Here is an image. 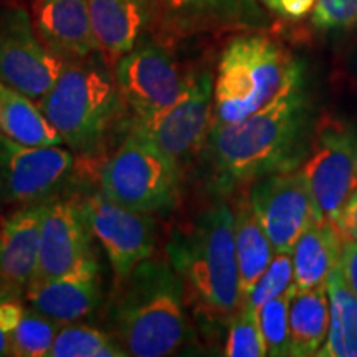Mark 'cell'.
I'll use <instances>...</instances> for the list:
<instances>
[{
	"instance_id": "1",
	"label": "cell",
	"mask_w": 357,
	"mask_h": 357,
	"mask_svg": "<svg viewBox=\"0 0 357 357\" xmlns=\"http://www.w3.org/2000/svg\"><path fill=\"white\" fill-rule=\"evenodd\" d=\"M305 84L238 123L213 126L202 149L220 195L305 162L316 129Z\"/></svg>"
},
{
	"instance_id": "2",
	"label": "cell",
	"mask_w": 357,
	"mask_h": 357,
	"mask_svg": "<svg viewBox=\"0 0 357 357\" xmlns=\"http://www.w3.org/2000/svg\"><path fill=\"white\" fill-rule=\"evenodd\" d=\"M166 250L184 283L187 301L211 323L229 326L242 307L234 208L215 200L174 231Z\"/></svg>"
},
{
	"instance_id": "3",
	"label": "cell",
	"mask_w": 357,
	"mask_h": 357,
	"mask_svg": "<svg viewBox=\"0 0 357 357\" xmlns=\"http://www.w3.org/2000/svg\"><path fill=\"white\" fill-rule=\"evenodd\" d=\"M118 280L109 318L128 356L177 354L192 339V329L184 283L171 263L147 258Z\"/></svg>"
},
{
	"instance_id": "4",
	"label": "cell",
	"mask_w": 357,
	"mask_h": 357,
	"mask_svg": "<svg viewBox=\"0 0 357 357\" xmlns=\"http://www.w3.org/2000/svg\"><path fill=\"white\" fill-rule=\"evenodd\" d=\"M305 84L303 65L265 33H243L223 48L213 79V126L238 123Z\"/></svg>"
},
{
	"instance_id": "5",
	"label": "cell",
	"mask_w": 357,
	"mask_h": 357,
	"mask_svg": "<svg viewBox=\"0 0 357 357\" xmlns=\"http://www.w3.org/2000/svg\"><path fill=\"white\" fill-rule=\"evenodd\" d=\"M111 71L100 53L65 61L56 82L38 101L65 144L79 154L100 149L124 106Z\"/></svg>"
},
{
	"instance_id": "6",
	"label": "cell",
	"mask_w": 357,
	"mask_h": 357,
	"mask_svg": "<svg viewBox=\"0 0 357 357\" xmlns=\"http://www.w3.org/2000/svg\"><path fill=\"white\" fill-rule=\"evenodd\" d=\"M181 166L162 151L128 132L100 172L101 192L141 213H162L181 197Z\"/></svg>"
},
{
	"instance_id": "7",
	"label": "cell",
	"mask_w": 357,
	"mask_h": 357,
	"mask_svg": "<svg viewBox=\"0 0 357 357\" xmlns=\"http://www.w3.org/2000/svg\"><path fill=\"white\" fill-rule=\"evenodd\" d=\"M194 73L184 68L166 40L147 33L113 68L119 96L132 116H153L167 109L184 95Z\"/></svg>"
},
{
	"instance_id": "8",
	"label": "cell",
	"mask_w": 357,
	"mask_h": 357,
	"mask_svg": "<svg viewBox=\"0 0 357 357\" xmlns=\"http://www.w3.org/2000/svg\"><path fill=\"white\" fill-rule=\"evenodd\" d=\"M213 118V77L211 71H195L185 93L153 116H131L128 132L162 151L178 166L202 153Z\"/></svg>"
},
{
	"instance_id": "9",
	"label": "cell",
	"mask_w": 357,
	"mask_h": 357,
	"mask_svg": "<svg viewBox=\"0 0 357 357\" xmlns=\"http://www.w3.org/2000/svg\"><path fill=\"white\" fill-rule=\"evenodd\" d=\"M300 171L314 200L319 220L336 223L357 190V128L342 121H324L314 131Z\"/></svg>"
},
{
	"instance_id": "10",
	"label": "cell",
	"mask_w": 357,
	"mask_h": 357,
	"mask_svg": "<svg viewBox=\"0 0 357 357\" xmlns=\"http://www.w3.org/2000/svg\"><path fill=\"white\" fill-rule=\"evenodd\" d=\"M65 61L43 43L33 19L13 0L0 2V82L40 101Z\"/></svg>"
},
{
	"instance_id": "11",
	"label": "cell",
	"mask_w": 357,
	"mask_h": 357,
	"mask_svg": "<svg viewBox=\"0 0 357 357\" xmlns=\"http://www.w3.org/2000/svg\"><path fill=\"white\" fill-rule=\"evenodd\" d=\"M248 202L275 253H291L298 238L321 222L300 169L258 178L250 189Z\"/></svg>"
},
{
	"instance_id": "12",
	"label": "cell",
	"mask_w": 357,
	"mask_h": 357,
	"mask_svg": "<svg viewBox=\"0 0 357 357\" xmlns=\"http://www.w3.org/2000/svg\"><path fill=\"white\" fill-rule=\"evenodd\" d=\"M73 171L75 158L60 146H24L0 134V177L8 202H47L56 197Z\"/></svg>"
},
{
	"instance_id": "13",
	"label": "cell",
	"mask_w": 357,
	"mask_h": 357,
	"mask_svg": "<svg viewBox=\"0 0 357 357\" xmlns=\"http://www.w3.org/2000/svg\"><path fill=\"white\" fill-rule=\"evenodd\" d=\"M93 236L100 240L118 278H124L155 248V227L149 213H141L89 192L79 200Z\"/></svg>"
},
{
	"instance_id": "14",
	"label": "cell",
	"mask_w": 357,
	"mask_h": 357,
	"mask_svg": "<svg viewBox=\"0 0 357 357\" xmlns=\"http://www.w3.org/2000/svg\"><path fill=\"white\" fill-rule=\"evenodd\" d=\"M160 38L223 30H261L268 19L258 0H154Z\"/></svg>"
},
{
	"instance_id": "15",
	"label": "cell",
	"mask_w": 357,
	"mask_h": 357,
	"mask_svg": "<svg viewBox=\"0 0 357 357\" xmlns=\"http://www.w3.org/2000/svg\"><path fill=\"white\" fill-rule=\"evenodd\" d=\"M91 236L79 200L60 195L47 200L40 229L38 266L32 280L53 278L77 266L93 253Z\"/></svg>"
},
{
	"instance_id": "16",
	"label": "cell",
	"mask_w": 357,
	"mask_h": 357,
	"mask_svg": "<svg viewBox=\"0 0 357 357\" xmlns=\"http://www.w3.org/2000/svg\"><path fill=\"white\" fill-rule=\"evenodd\" d=\"M25 300L60 324L86 318L101 300V270L95 253H89L63 275L30 281Z\"/></svg>"
},
{
	"instance_id": "17",
	"label": "cell",
	"mask_w": 357,
	"mask_h": 357,
	"mask_svg": "<svg viewBox=\"0 0 357 357\" xmlns=\"http://www.w3.org/2000/svg\"><path fill=\"white\" fill-rule=\"evenodd\" d=\"M43 204L22 205L0 218V288L25 294L38 266Z\"/></svg>"
},
{
	"instance_id": "18",
	"label": "cell",
	"mask_w": 357,
	"mask_h": 357,
	"mask_svg": "<svg viewBox=\"0 0 357 357\" xmlns=\"http://www.w3.org/2000/svg\"><path fill=\"white\" fill-rule=\"evenodd\" d=\"M98 53L111 70L154 25V0H89Z\"/></svg>"
},
{
	"instance_id": "19",
	"label": "cell",
	"mask_w": 357,
	"mask_h": 357,
	"mask_svg": "<svg viewBox=\"0 0 357 357\" xmlns=\"http://www.w3.org/2000/svg\"><path fill=\"white\" fill-rule=\"evenodd\" d=\"M32 10L40 38L60 60L98 53L89 0H33Z\"/></svg>"
},
{
	"instance_id": "20",
	"label": "cell",
	"mask_w": 357,
	"mask_h": 357,
	"mask_svg": "<svg viewBox=\"0 0 357 357\" xmlns=\"http://www.w3.org/2000/svg\"><path fill=\"white\" fill-rule=\"evenodd\" d=\"M344 236L334 222L321 220L303 234L291 250L294 289L324 287L339 265Z\"/></svg>"
},
{
	"instance_id": "21",
	"label": "cell",
	"mask_w": 357,
	"mask_h": 357,
	"mask_svg": "<svg viewBox=\"0 0 357 357\" xmlns=\"http://www.w3.org/2000/svg\"><path fill=\"white\" fill-rule=\"evenodd\" d=\"M0 134L24 146H60L63 139L32 98L0 82Z\"/></svg>"
},
{
	"instance_id": "22",
	"label": "cell",
	"mask_w": 357,
	"mask_h": 357,
	"mask_svg": "<svg viewBox=\"0 0 357 357\" xmlns=\"http://www.w3.org/2000/svg\"><path fill=\"white\" fill-rule=\"evenodd\" d=\"M329 328L328 288L294 289L289 301V356H316Z\"/></svg>"
},
{
	"instance_id": "23",
	"label": "cell",
	"mask_w": 357,
	"mask_h": 357,
	"mask_svg": "<svg viewBox=\"0 0 357 357\" xmlns=\"http://www.w3.org/2000/svg\"><path fill=\"white\" fill-rule=\"evenodd\" d=\"M235 220V248L240 273V293L247 296L257 280L265 273L275 257V248L268 238L252 205L247 199H240L234 207Z\"/></svg>"
},
{
	"instance_id": "24",
	"label": "cell",
	"mask_w": 357,
	"mask_h": 357,
	"mask_svg": "<svg viewBox=\"0 0 357 357\" xmlns=\"http://www.w3.org/2000/svg\"><path fill=\"white\" fill-rule=\"evenodd\" d=\"M329 300V328L318 357H357V296L342 275L341 265L326 283Z\"/></svg>"
},
{
	"instance_id": "25",
	"label": "cell",
	"mask_w": 357,
	"mask_h": 357,
	"mask_svg": "<svg viewBox=\"0 0 357 357\" xmlns=\"http://www.w3.org/2000/svg\"><path fill=\"white\" fill-rule=\"evenodd\" d=\"M50 357H124L128 352L113 334L84 324H61Z\"/></svg>"
},
{
	"instance_id": "26",
	"label": "cell",
	"mask_w": 357,
	"mask_h": 357,
	"mask_svg": "<svg viewBox=\"0 0 357 357\" xmlns=\"http://www.w3.org/2000/svg\"><path fill=\"white\" fill-rule=\"evenodd\" d=\"M61 324L35 307H25L12 336V356L47 357Z\"/></svg>"
},
{
	"instance_id": "27",
	"label": "cell",
	"mask_w": 357,
	"mask_h": 357,
	"mask_svg": "<svg viewBox=\"0 0 357 357\" xmlns=\"http://www.w3.org/2000/svg\"><path fill=\"white\" fill-rule=\"evenodd\" d=\"M294 287L275 300L268 301L258 310L263 337L266 344V356H289V301Z\"/></svg>"
},
{
	"instance_id": "28",
	"label": "cell",
	"mask_w": 357,
	"mask_h": 357,
	"mask_svg": "<svg viewBox=\"0 0 357 357\" xmlns=\"http://www.w3.org/2000/svg\"><path fill=\"white\" fill-rule=\"evenodd\" d=\"M293 281L294 275L291 253H275L273 260L270 261L265 273L257 280L253 288L243 298L242 306L258 311L265 303L289 291L294 287Z\"/></svg>"
},
{
	"instance_id": "29",
	"label": "cell",
	"mask_w": 357,
	"mask_h": 357,
	"mask_svg": "<svg viewBox=\"0 0 357 357\" xmlns=\"http://www.w3.org/2000/svg\"><path fill=\"white\" fill-rule=\"evenodd\" d=\"M227 357H263L266 356V344L263 337L258 312L242 306L231 318L223 347Z\"/></svg>"
},
{
	"instance_id": "30",
	"label": "cell",
	"mask_w": 357,
	"mask_h": 357,
	"mask_svg": "<svg viewBox=\"0 0 357 357\" xmlns=\"http://www.w3.org/2000/svg\"><path fill=\"white\" fill-rule=\"evenodd\" d=\"M312 25L321 30H346L357 25V0H316Z\"/></svg>"
},
{
	"instance_id": "31",
	"label": "cell",
	"mask_w": 357,
	"mask_h": 357,
	"mask_svg": "<svg viewBox=\"0 0 357 357\" xmlns=\"http://www.w3.org/2000/svg\"><path fill=\"white\" fill-rule=\"evenodd\" d=\"M24 310L20 296L0 288V357L12 356V336Z\"/></svg>"
},
{
	"instance_id": "32",
	"label": "cell",
	"mask_w": 357,
	"mask_h": 357,
	"mask_svg": "<svg viewBox=\"0 0 357 357\" xmlns=\"http://www.w3.org/2000/svg\"><path fill=\"white\" fill-rule=\"evenodd\" d=\"M266 8L287 20H300L316 6V0H261Z\"/></svg>"
},
{
	"instance_id": "33",
	"label": "cell",
	"mask_w": 357,
	"mask_h": 357,
	"mask_svg": "<svg viewBox=\"0 0 357 357\" xmlns=\"http://www.w3.org/2000/svg\"><path fill=\"white\" fill-rule=\"evenodd\" d=\"M336 225L344 240H354L357 242V190L351 195L341 213H339Z\"/></svg>"
},
{
	"instance_id": "34",
	"label": "cell",
	"mask_w": 357,
	"mask_h": 357,
	"mask_svg": "<svg viewBox=\"0 0 357 357\" xmlns=\"http://www.w3.org/2000/svg\"><path fill=\"white\" fill-rule=\"evenodd\" d=\"M339 265H341L342 275H344L347 284L357 296V242H354V240H344Z\"/></svg>"
},
{
	"instance_id": "35",
	"label": "cell",
	"mask_w": 357,
	"mask_h": 357,
	"mask_svg": "<svg viewBox=\"0 0 357 357\" xmlns=\"http://www.w3.org/2000/svg\"><path fill=\"white\" fill-rule=\"evenodd\" d=\"M3 200H6V190H3V182L2 177H0V207H2Z\"/></svg>"
}]
</instances>
